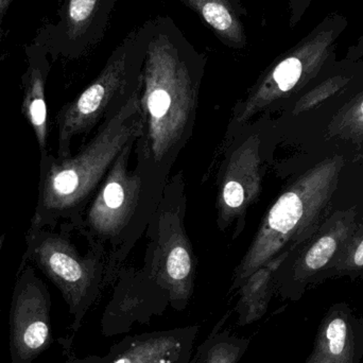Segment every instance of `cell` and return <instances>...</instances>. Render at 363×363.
Returning <instances> with one entry per match:
<instances>
[{
    "label": "cell",
    "instance_id": "6da1fadb",
    "mask_svg": "<svg viewBox=\"0 0 363 363\" xmlns=\"http://www.w3.org/2000/svg\"><path fill=\"white\" fill-rule=\"evenodd\" d=\"M143 67L140 143L155 165L169 176L196 121L207 57L194 48L174 19L155 18Z\"/></svg>",
    "mask_w": 363,
    "mask_h": 363
},
{
    "label": "cell",
    "instance_id": "7a4b0ae2",
    "mask_svg": "<svg viewBox=\"0 0 363 363\" xmlns=\"http://www.w3.org/2000/svg\"><path fill=\"white\" fill-rule=\"evenodd\" d=\"M140 89L116 114L100 123L94 138L77 155H40L38 202L29 230L63 222L80 228L89 202L121 151L144 134Z\"/></svg>",
    "mask_w": 363,
    "mask_h": 363
},
{
    "label": "cell",
    "instance_id": "3957f363",
    "mask_svg": "<svg viewBox=\"0 0 363 363\" xmlns=\"http://www.w3.org/2000/svg\"><path fill=\"white\" fill-rule=\"evenodd\" d=\"M138 140L121 151L79 228L108 253L106 287L116 281L128 254L147 230L168 181Z\"/></svg>",
    "mask_w": 363,
    "mask_h": 363
},
{
    "label": "cell",
    "instance_id": "277c9868",
    "mask_svg": "<svg viewBox=\"0 0 363 363\" xmlns=\"http://www.w3.org/2000/svg\"><path fill=\"white\" fill-rule=\"evenodd\" d=\"M343 168L339 157L324 160L298 177L264 215L233 274L236 291L255 271L285 251L308 242L324 223Z\"/></svg>",
    "mask_w": 363,
    "mask_h": 363
},
{
    "label": "cell",
    "instance_id": "5b68a950",
    "mask_svg": "<svg viewBox=\"0 0 363 363\" xmlns=\"http://www.w3.org/2000/svg\"><path fill=\"white\" fill-rule=\"evenodd\" d=\"M155 18L130 32L111 53L97 78L55 116L57 157H72V143L116 114L142 89L143 67Z\"/></svg>",
    "mask_w": 363,
    "mask_h": 363
},
{
    "label": "cell",
    "instance_id": "8992f818",
    "mask_svg": "<svg viewBox=\"0 0 363 363\" xmlns=\"http://www.w3.org/2000/svg\"><path fill=\"white\" fill-rule=\"evenodd\" d=\"M74 232L76 225L67 222L28 230L21 264L38 269L61 292L72 317L70 330L77 333L106 288L108 253L89 238V249L81 251Z\"/></svg>",
    "mask_w": 363,
    "mask_h": 363
},
{
    "label": "cell",
    "instance_id": "52a82bcc",
    "mask_svg": "<svg viewBox=\"0 0 363 363\" xmlns=\"http://www.w3.org/2000/svg\"><path fill=\"white\" fill-rule=\"evenodd\" d=\"M347 27L349 19L345 15L338 12L326 15L262 72L247 95L235 106L232 125L245 127L271 106L300 95L336 62L337 44Z\"/></svg>",
    "mask_w": 363,
    "mask_h": 363
},
{
    "label": "cell",
    "instance_id": "ba28073f",
    "mask_svg": "<svg viewBox=\"0 0 363 363\" xmlns=\"http://www.w3.org/2000/svg\"><path fill=\"white\" fill-rule=\"evenodd\" d=\"M185 183L182 172L166 183L161 203L147 228L143 268L166 292L170 307L185 311L194 289L196 259L185 228Z\"/></svg>",
    "mask_w": 363,
    "mask_h": 363
},
{
    "label": "cell",
    "instance_id": "9c48e42d",
    "mask_svg": "<svg viewBox=\"0 0 363 363\" xmlns=\"http://www.w3.org/2000/svg\"><path fill=\"white\" fill-rule=\"evenodd\" d=\"M29 264H19L9 315L11 362L31 363L53 343L51 296Z\"/></svg>",
    "mask_w": 363,
    "mask_h": 363
},
{
    "label": "cell",
    "instance_id": "30bf717a",
    "mask_svg": "<svg viewBox=\"0 0 363 363\" xmlns=\"http://www.w3.org/2000/svg\"><path fill=\"white\" fill-rule=\"evenodd\" d=\"M262 140L258 132L247 131L232 147L218 191L217 223L222 232L235 225L240 234L250 207L257 202L262 185Z\"/></svg>",
    "mask_w": 363,
    "mask_h": 363
},
{
    "label": "cell",
    "instance_id": "8fae6325",
    "mask_svg": "<svg viewBox=\"0 0 363 363\" xmlns=\"http://www.w3.org/2000/svg\"><path fill=\"white\" fill-rule=\"evenodd\" d=\"M357 224V211L354 208L337 211L324 222L296 259L288 266L281 264L277 271L279 296L284 300H300L309 284L321 281Z\"/></svg>",
    "mask_w": 363,
    "mask_h": 363
},
{
    "label": "cell",
    "instance_id": "7c38bea8",
    "mask_svg": "<svg viewBox=\"0 0 363 363\" xmlns=\"http://www.w3.org/2000/svg\"><path fill=\"white\" fill-rule=\"evenodd\" d=\"M117 0H64L59 21L47 25L34 40L49 53L80 59L106 34Z\"/></svg>",
    "mask_w": 363,
    "mask_h": 363
},
{
    "label": "cell",
    "instance_id": "4fadbf2b",
    "mask_svg": "<svg viewBox=\"0 0 363 363\" xmlns=\"http://www.w3.org/2000/svg\"><path fill=\"white\" fill-rule=\"evenodd\" d=\"M200 326L190 325L125 337L106 355L78 357L72 337L59 340L67 363H190Z\"/></svg>",
    "mask_w": 363,
    "mask_h": 363
},
{
    "label": "cell",
    "instance_id": "5bb4252c",
    "mask_svg": "<svg viewBox=\"0 0 363 363\" xmlns=\"http://www.w3.org/2000/svg\"><path fill=\"white\" fill-rule=\"evenodd\" d=\"M114 292L101 318L102 334L117 336L135 324L150 323L170 306L169 296L147 274L144 268L121 269Z\"/></svg>",
    "mask_w": 363,
    "mask_h": 363
},
{
    "label": "cell",
    "instance_id": "9a60e30c",
    "mask_svg": "<svg viewBox=\"0 0 363 363\" xmlns=\"http://www.w3.org/2000/svg\"><path fill=\"white\" fill-rule=\"evenodd\" d=\"M362 318L349 304L333 305L320 323L305 363H362Z\"/></svg>",
    "mask_w": 363,
    "mask_h": 363
},
{
    "label": "cell",
    "instance_id": "2e32d148",
    "mask_svg": "<svg viewBox=\"0 0 363 363\" xmlns=\"http://www.w3.org/2000/svg\"><path fill=\"white\" fill-rule=\"evenodd\" d=\"M28 68L21 77L23 87L21 114L31 127L40 155L48 153L49 119L46 82L50 72L49 50L43 45L27 46Z\"/></svg>",
    "mask_w": 363,
    "mask_h": 363
},
{
    "label": "cell",
    "instance_id": "e0dca14e",
    "mask_svg": "<svg viewBox=\"0 0 363 363\" xmlns=\"http://www.w3.org/2000/svg\"><path fill=\"white\" fill-rule=\"evenodd\" d=\"M194 11L222 44L234 50L247 47L243 18L247 10L241 0H180Z\"/></svg>",
    "mask_w": 363,
    "mask_h": 363
},
{
    "label": "cell",
    "instance_id": "ac0fdd59",
    "mask_svg": "<svg viewBox=\"0 0 363 363\" xmlns=\"http://www.w3.org/2000/svg\"><path fill=\"white\" fill-rule=\"evenodd\" d=\"M291 253L292 251L283 252L243 281L238 289L239 298L234 308L239 326L255 323L266 315L277 292V271Z\"/></svg>",
    "mask_w": 363,
    "mask_h": 363
},
{
    "label": "cell",
    "instance_id": "d6986e66",
    "mask_svg": "<svg viewBox=\"0 0 363 363\" xmlns=\"http://www.w3.org/2000/svg\"><path fill=\"white\" fill-rule=\"evenodd\" d=\"M228 313L213 326L211 334L199 345L190 363H238L251 345V339L233 334L224 328Z\"/></svg>",
    "mask_w": 363,
    "mask_h": 363
},
{
    "label": "cell",
    "instance_id": "ffe728a7",
    "mask_svg": "<svg viewBox=\"0 0 363 363\" xmlns=\"http://www.w3.org/2000/svg\"><path fill=\"white\" fill-rule=\"evenodd\" d=\"M360 86L357 93L335 115L328 127L332 138L345 142H363V61L362 67L355 74Z\"/></svg>",
    "mask_w": 363,
    "mask_h": 363
},
{
    "label": "cell",
    "instance_id": "44dd1931",
    "mask_svg": "<svg viewBox=\"0 0 363 363\" xmlns=\"http://www.w3.org/2000/svg\"><path fill=\"white\" fill-rule=\"evenodd\" d=\"M333 275L363 277V222L357 224L321 279Z\"/></svg>",
    "mask_w": 363,
    "mask_h": 363
},
{
    "label": "cell",
    "instance_id": "7402d4cb",
    "mask_svg": "<svg viewBox=\"0 0 363 363\" xmlns=\"http://www.w3.org/2000/svg\"><path fill=\"white\" fill-rule=\"evenodd\" d=\"M313 0H289V26L296 27L311 8Z\"/></svg>",
    "mask_w": 363,
    "mask_h": 363
},
{
    "label": "cell",
    "instance_id": "603a6c76",
    "mask_svg": "<svg viewBox=\"0 0 363 363\" xmlns=\"http://www.w3.org/2000/svg\"><path fill=\"white\" fill-rule=\"evenodd\" d=\"M345 59L355 62L363 61V32L362 35L355 40V43L347 49Z\"/></svg>",
    "mask_w": 363,
    "mask_h": 363
},
{
    "label": "cell",
    "instance_id": "cb8c5ba5",
    "mask_svg": "<svg viewBox=\"0 0 363 363\" xmlns=\"http://www.w3.org/2000/svg\"><path fill=\"white\" fill-rule=\"evenodd\" d=\"M13 0H0V36L2 34V21Z\"/></svg>",
    "mask_w": 363,
    "mask_h": 363
},
{
    "label": "cell",
    "instance_id": "d4e9b609",
    "mask_svg": "<svg viewBox=\"0 0 363 363\" xmlns=\"http://www.w3.org/2000/svg\"><path fill=\"white\" fill-rule=\"evenodd\" d=\"M4 239H6V235H1V236H0V253H1L2 245H4Z\"/></svg>",
    "mask_w": 363,
    "mask_h": 363
}]
</instances>
